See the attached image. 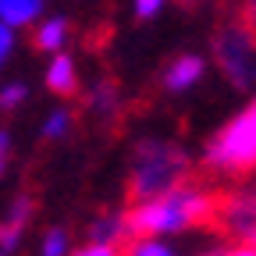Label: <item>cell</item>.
Masks as SVG:
<instances>
[{
    "label": "cell",
    "mask_w": 256,
    "mask_h": 256,
    "mask_svg": "<svg viewBox=\"0 0 256 256\" xmlns=\"http://www.w3.org/2000/svg\"><path fill=\"white\" fill-rule=\"evenodd\" d=\"M86 107H92L96 114H114V110H118V82H114V78H100V82H96V89L89 92Z\"/></svg>",
    "instance_id": "obj_11"
},
{
    "label": "cell",
    "mask_w": 256,
    "mask_h": 256,
    "mask_svg": "<svg viewBox=\"0 0 256 256\" xmlns=\"http://www.w3.org/2000/svg\"><path fill=\"white\" fill-rule=\"evenodd\" d=\"M68 28L72 25L64 22V18H50L36 32H28V46L36 50V54H57L64 46V40H68Z\"/></svg>",
    "instance_id": "obj_8"
},
{
    "label": "cell",
    "mask_w": 256,
    "mask_h": 256,
    "mask_svg": "<svg viewBox=\"0 0 256 256\" xmlns=\"http://www.w3.org/2000/svg\"><path fill=\"white\" fill-rule=\"evenodd\" d=\"M214 224H220L224 232H232L235 242H249L256 232V188H238L217 200Z\"/></svg>",
    "instance_id": "obj_5"
},
{
    "label": "cell",
    "mask_w": 256,
    "mask_h": 256,
    "mask_svg": "<svg viewBox=\"0 0 256 256\" xmlns=\"http://www.w3.org/2000/svg\"><path fill=\"white\" fill-rule=\"evenodd\" d=\"M214 60H217L220 75L228 78L235 89H252L256 86V40L238 22L217 28V36H214Z\"/></svg>",
    "instance_id": "obj_4"
},
{
    "label": "cell",
    "mask_w": 256,
    "mask_h": 256,
    "mask_svg": "<svg viewBox=\"0 0 256 256\" xmlns=\"http://www.w3.org/2000/svg\"><path fill=\"white\" fill-rule=\"evenodd\" d=\"M46 89L57 92V96H78V72H75V60L68 54H60L50 60L46 68Z\"/></svg>",
    "instance_id": "obj_7"
},
{
    "label": "cell",
    "mask_w": 256,
    "mask_h": 256,
    "mask_svg": "<svg viewBox=\"0 0 256 256\" xmlns=\"http://www.w3.org/2000/svg\"><path fill=\"white\" fill-rule=\"evenodd\" d=\"M89 242H104V246H121L128 242V232H124V214H100L89 220Z\"/></svg>",
    "instance_id": "obj_9"
},
{
    "label": "cell",
    "mask_w": 256,
    "mask_h": 256,
    "mask_svg": "<svg viewBox=\"0 0 256 256\" xmlns=\"http://www.w3.org/2000/svg\"><path fill=\"white\" fill-rule=\"evenodd\" d=\"M8 156H11V136H8V132H0V174H4Z\"/></svg>",
    "instance_id": "obj_21"
},
{
    "label": "cell",
    "mask_w": 256,
    "mask_h": 256,
    "mask_svg": "<svg viewBox=\"0 0 256 256\" xmlns=\"http://www.w3.org/2000/svg\"><path fill=\"white\" fill-rule=\"evenodd\" d=\"M68 128H72V110H54L43 124V139H60L68 136Z\"/></svg>",
    "instance_id": "obj_13"
},
{
    "label": "cell",
    "mask_w": 256,
    "mask_h": 256,
    "mask_svg": "<svg viewBox=\"0 0 256 256\" xmlns=\"http://www.w3.org/2000/svg\"><path fill=\"white\" fill-rule=\"evenodd\" d=\"M203 168L214 174H249L256 168V100L220 128L203 150Z\"/></svg>",
    "instance_id": "obj_3"
},
{
    "label": "cell",
    "mask_w": 256,
    "mask_h": 256,
    "mask_svg": "<svg viewBox=\"0 0 256 256\" xmlns=\"http://www.w3.org/2000/svg\"><path fill=\"white\" fill-rule=\"evenodd\" d=\"M203 256H224V249H210V252H203Z\"/></svg>",
    "instance_id": "obj_22"
},
{
    "label": "cell",
    "mask_w": 256,
    "mask_h": 256,
    "mask_svg": "<svg viewBox=\"0 0 256 256\" xmlns=\"http://www.w3.org/2000/svg\"><path fill=\"white\" fill-rule=\"evenodd\" d=\"M43 11V0H0V22L4 25H28Z\"/></svg>",
    "instance_id": "obj_10"
},
{
    "label": "cell",
    "mask_w": 256,
    "mask_h": 256,
    "mask_svg": "<svg viewBox=\"0 0 256 256\" xmlns=\"http://www.w3.org/2000/svg\"><path fill=\"white\" fill-rule=\"evenodd\" d=\"M160 4H164V0H136V18H139V22L153 18V14L160 11Z\"/></svg>",
    "instance_id": "obj_18"
},
{
    "label": "cell",
    "mask_w": 256,
    "mask_h": 256,
    "mask_svg": "<svg viewBox=\"0 0 256 256\" xmlns=\"http://www.w3.org/2000/svg\"><path fill=\"white\" fill-rule=\"evenodd\" d=\"M224 256H256V249H252L249 242H235V246L224 249Z\"/></svg>",
    "instance_id": "obj_20"
},
{
    "label": "cell",
    "mask_w": 256,
    "mask_h": 256,
    "mask_svg": "<svg viewBox=\"0 0 256 256\" xmlns=\"http://www.w3.org/2000/svg\"><path fill=\"white\" fill-rule=\"evenodd\" d=\"M246 32H249V36L256 40V0H242V4H238V18H235Z\"/></svg>",
    "instance_id": "obj_16"
},
{
    "label": "cell",
    "mask_w": 256,
    "mask_h": 256,
    "mask_svg": "<svg viewBox=\"0 0 256 256\" xmlns=\"http://www.w3.org/2000/svg\"><path fill=\"white\" fill-rule=\"evenodd\" d=\"M22 100H25V86H22V82L8 86V89H0V114H8V110H14V107H18Z\"/></svg>",
    "instance_id": "obj_15"
},
{
    "label": "cell",
    "mask_w": 256,
    "mask_h": 256,
    "mask_svg": "<svg viewBox=\"0 0 256 256\" xmlns=\"http://www.w3.org/2000/svg\"><path fill=\"white\" fill-rule=\"evenodd\" d=\"M203 72H206V60H203L200 54H182V57H174V60L168 64L164 89H168V92H185V89H192V86L203 78Z\"/></svg>",
    "instance_id": "obj_6"
},
{
    "label": "cell",
    "mask_w": 256,
    "mask_h": 256,
    "mask_svg": "<svg viewBox=\"0 0 256 256\" xmlns=\"http://www.w3.org/2000/svg\"><path fill=\"white\" fill-rule=\"evenodd\" d=\"M121 256H178V252L168 242H160L156 235H150V238H128Z\"/></svg>",
    "instance_id": "obj_12"
},
{
    "label": "cell",
    "mask_w": 256,
    "mask_h": 256,
    "mask_svg": "<svg viewBox=\"0 0 256 256\" xmlns=\"http://www.w3.org/2000/svg\"><path fill=\"white\" fill-rule=\"evenodd\" d=\"M188 178H192V160L178 142H160V139L139 142L132 174H128V200L150 203Z\"/></svg>",
    "instance_id": "obj_2"
},
{
    "label": "cell",
    "mask_w": 256,
    "mask_h": 256,
    "mask_svg": "<svg viewBox=\"0 0 256 256\" xmlns=\"http://www.w3.org/2000/svg\"><path fill=\"white\" fill-rule=\"evenodd\" d=\"M68 252V232L64 228H50L46 238H43V252L40 256H64Z\"/></svg>",
    "instance_id": "obj_14"
},
{
    "label": "cell",
    "mask_w": 256,
    "mask_h": 256,
    "mask_svg": "<svg viewBox=\"0 0 256 256\" xmlns=\"http://www.w3.org/2000/svg\"><path fill=\"white\" fill-rule=\"evenodd\" d=\"M11 43H14V36H11V25H4V22H0V64H4V57L11 54Z\"/></svg>",
    "instance_id": "obj_19"
},
{
    "label": "cell",
    "mask_w": 256,
    "mask_h": 256,
    "mask_svg": "<svg viewBox=\"0 0 256 256\" xmlns=\"http://www.w3.org/2000/svg\"><path fill=\"white\" fill-rule=\"evenodd\" d=\"M72 256H121V246H104V242H89V246L75 249Z\"/></svg>",
    "instance_id": "obj_17"
},
{
    "label": "cell",
    "mask_w": 256,
    "mask_h": 256,
    "mask_svg": "<svg viewBox=\"0 0 256 256\" xmlns=\"http://www.w3.org/2000/svg\"><path fill=\"white\" fill-rule=\"evenodd\" d=\"M249 246H252V249H256V232H252V235H249Z\"/></svg>",
    "instance_id": "obj_23"
},
{
    "label": "cell",
    "mask_w": 256,
    "mask_h": 256,
    "mask_svg": "<svg viewBox=\"0 0 256 256\" xmlns=\"http://www.w3.org/2000/svg\"><path fill=\"white\" fill-rule=\"evenodd\" d=\"M217 200H220L217 192L182 182L150 203H132V210L124 214V232L128 238H150V235L160 238V235H174L188 228H203V224H214Z\"/></svg>",
    "instance_id": "obj_1"
}]
</instances>
